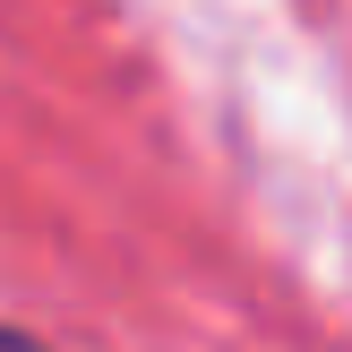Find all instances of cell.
<instances>
[{"label":"cell","instance_id":"obj_1","mask_svg":"<svg viewBox=\"0 0 352 352\" xmlns=\"http://www.w3.org/2000/svg\"><path fill=\"white\" fill-rule=\"evenodd\" d=\"M0 352H43L34 336H9V327H0Z\"/></svg>","mask_w":352,"mask_h":352}]
</instances>
